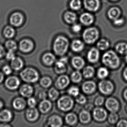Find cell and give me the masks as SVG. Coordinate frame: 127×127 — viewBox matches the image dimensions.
Returning a JSON list of instances; mask_svg holds the SVG:
<instances>
[{
    "instance_id": "obj_25",
    "label": "cell",
    "mask_w": 127,
    "mask_h": 127,
    "mask_svg": "<svg viewBox=\"0 0 127 127\" xmlns=\"http://www.w3.org/2000/svg\"><path fill=\"white\" fill-rule=\"evenodd\" d=\"M72 64L74 68L77 70H80L83 68L85 64V62L81 57L76 56L72 59Z\"/></svg>"
},
{
    "instance_id": "obj_47",
    "label": "cell",
    "mask_w": 127,
    "mask_h": 127,
    "mask_svg": "<svg viewBox=\"0 0 127 127\" xmlns=\"http://www.w3.org/2000/svg\"><path fill=\"white\" fill-rule=\"evenodd\" d=\"M104 101V98L103 96H99L97 97L95 101V104L96 106L102 105Z\"/></svg>"
},
{
    "instance_id": "obj_52",
    "label": "cell",
    "mask_w": 127,
    "mask_h": 127,
    "mask_svg": "<svg viewBox=\"0 0 127 127\" xmlns=\"http://www.w3.org/2000/svg\"><path fill=\"white\" fill-rule=\"evenodd\" d=\"M6 55L5 50L4 47L0 44V59L2 58Z\"/></svg>"
},
{
    "instance_id": "obj_45",
    "label": "cell",
    "mask_w": 127,
    "mask_h": 127,
    "mask_svg": "<svg viewBox=\"0 0 127 127\" xmlns=\"http://www.w3.org/2000/svg\"><path fill=\"white\" fill-rule=\"evenodd\" d=\"M30 107H34L37 104V100L34 97H30L29 98L27 101Z\"/></svg>"
},
{
    "instance_id": "obj_7",
    "label": "cell",
    "mask_w": 127,
    "mask_h": 127,
    "mask_svg": "<svg viewBox=\"0 0 127 127\" xmlns=\"http://www.w3.org/2000/svg\"><path fill=\"white\" fill-rule=\"evenodd\" d=\"M20 84V79L16 76H10L5 81V85L7 89L11 90H17Z\"/></svg>"
},
{
    "instance_id": "obj_23",
    "label": "cell",
    "mask_w": 127,
    "mask_h": 127,
    "mask_svg": "<svg viewBox=\"0 0 127 127\" xmlns=\"http://www.w3.org/2000/svg\"><path fill=\"white\" fill-rule=\"evenodd\" d=\"M42 61L47 66L52 65L56 61V57L53 53L47 52L45 53L42 56Z\"/></svg>"
},
{
    "instance_id": "obj_16",
    "label": "cell",
    "mask_w": 127,
    "mask_h": 127,
    "mask_svg": "<svg viewBox=\"0 0 127 127\" xmlns=\"http://www.w3.org/2000/svg\"><path fill=\"white\" fill-rule=\"evenodd\" d=\"M96 85L95 82L93 81H88L85 82L82 85V90L85 93L91 94L95 91Z\"/></svg>"
},
{
    "instance_id": "obj_4",
    "label": "cell",
    "mask_w": 127,
    "mask_h": 127,
    "mask_svg": "<svg viewBox=\"0 0 127 127\" xmlns=\"http://www.w3.org/2000/svg\"><path fill=\"white\" fill-rule=\"evenodd\" d=\"M99 32L95 27L87 28L84 31L82 34L83 40L88 44L94 43L99 38Z\"/></svg>"
},
{
    "instance_id": "obj_17",
    "label": "cell",
    "mask_w": 127,
    "mask_h": 127,
    "mask_svg": "<svg viewBox=\"0 0 127 127\" xmlns=\"http://www.w3.org/2000/svg\"><path fill=\"white\" fill-rule=\"evenodd\" d=\"M12 104L13 108L15 110H22L26 107L27 102L24 98L18 97L14 99Z\"/></svg>"
},
{
    "instance_id": "obj_15",
    "label": "cell",
    "mask_w": 127,
    "mask_h": 127,
    "mask_svg": "<svg viewBox=\"0 0 127 127\" xmlns=\"http://www.w3.org/2000/svg\"><path fill=\"white\" fill-rule=\"evenodd\" d=\"M34 92L32 86L29 84L23 85L20 88L19 92L23 97L29 98L32 96Z\"/></svg>"
},
{
    "instance_id": "obj_21",
    "label": "cell",
    "mask_w": 127,
    "mask_h": 127,
    "mask_svg": "<svg viewBox=\"0 0 127 127\" xmlns=\"http://www.w3.org/2000/svg\"><path fill=\"white\" fill-rule=\"evenodd\" d=\"M12 117V113L8 109H4L0 112V121L4 123L10 122Z\"/></svg>"
},
{
    "instance_id": "obj_48",
    "label": "cell",
    "mask_w": 127,
    "mask_h": 127,
    "mask_svg": "<svg viewBox=\"0 0 127 127\" xmlns=\"http://www.w3.org/2000/svg\"><path fill=\"white\" fill-rule=\"evenodd\" d=\"M15 57V54L14 52L12 51H8L6 54V58L9 61H12Z\"/></svg>"
},
{
    "instance_id": "obj_55",
    "label": "cell",
    "mask_w": 127,
    "mask_h": 127,
    "mask_svg": "<svg viewBox=\"0 0 127 127\" xmlns=\"http://www.w3.org/2000/svg\"><path fill=\"white\" fill-rule=\"evenodd\" d=\"M123 75L126 81H127V67L124 70Z\"/></svg>"
},
{
    "instance_id": "obj_2",
    "label": "cell",
    "mask_w": 127,
    "mask_h": 127,
    "mask_svg": "<svg viewBox=\"0 0 127 127\" xmlns=\"http://www.w3.org/2000/svg\"><path fill=\"white\" fill-rule=\"evenodd\" d=\"M102 63L105 66L111 69H115L119 66V58L116 53L109 50L104 53L102 59Z\"/></svg>"
},
{
    "instance_id": "obj_10",
    "label": "cell",
    "mask_w": 127,
    "mask_h": 127,
    "mask_svg": "<svg viewBox=\"0 0 127 127\" xmlns=\"http://www.w3.org/2000/svg\"><path fill=\"white\" fill-rule=\"evenodd\" d=\"M84 6L88 11H96L100 6L99 0H84Z\"/></svg>"
},
{
    "instance_id": "obj_42",
    "label": "cell",
    "mask_w": 127,
    "mask_h": 127,
    "mask_svg": "<svg viewBox=\"0 0 127 127\" xmlns=\"http://www.w3.org/2000/svg\"><path fill=\"white\" fill-rule=\"evenodd\" d=\"M118 118V115L116 112H111L108 116V121L111 124H114L117 122Z\"/></svg>"
},
{
    "instance_id": "obj_62",
    "label": "cell",
    "mask_w": 127,
    "mask_h": 127,
    "mask_svg": "<svg viewBox=\"0 0 127 127\" xmlns=\"http://www.w3.org/2000/svg\"><path fill=\"white\" fill-rule=\"evenodd\" d=\"M111 0L112 1H117V0Z\"/></svg>"
},
{
    "instance_id": "obj_54",
    "label": "cell",
    "mask_w": 127,
    "mask_h": 127,
    "mask_svg": "<svg viewBox=\"0 0 127 127\" xmlns=\"http://www.w3.org/2000/svg\"><path fill=\"white\" fill-rule=\"evenodd\" d=\"M4 79V74L2 72L0 71V84L3 81Z\"/></svg>"
},
{
    "instance_id": "obj_59",
    "label": "cell",
    "mask_w": 127,
    "mask_h": 127,
    "mask_svg": "<svg viewBox=\"0 0 127 127\" xmlns=\"http://www.w3.org/2000/svg\"><path fill=\"white\" fill-rule=\"evenodd\" d=\"M3 102H2V101L0 100V110L3 107Z\"/></svg>"
},
{
    "instance_id": "obj_51",
    "label": "cell",
    "mask_w": 127,
    "mask_h": 127,
    "mask_svg": "<svg viewBox=\"0 0 127 127\" xmlns=\"http://www.w3.org/2000/svg\"><path fill=\"white\" fill-rule=\"evenodd\" d=\"M117 127H127V121L125 120H121L117 123Z\"/></svg>"
},
{
    "instance_id": "obj_32",
    "label": "cell",
    "mask_w": 127,
    "mask_h": 127,
    "mask_svg": "<svg viewBox=\"0 0 127 127\" xmlns=\"http://www.w3.org/2000/svg\"><path fill=\"white\" fill-rule=\"evenodd\" d=\"M65 120L68 125H75L77 122V116L73 113H69L66 116Z\"/></svg>"
},
{
    "instance_id": "obj_13",
    "label": "cell",
    "mask_w": 127,
    "mask_h": 127,
    "mask_svg": "<svg viewBox=\"0 0 127 127\" xmlns=\"http://www.w3.org/2000/svg\"><path fill=\"white\" fill-rule=\"evenodd\" d=\"M70 83L69 77L66 75H61L56 79L55 85L56 87L60 90L64 89Z\"/></svg>"
},
{
    "instance_id": "obj_39",
    "label": "cell",
    "mask_w": 127,
    "mask_h": 127,
    "mask_svg": "<svg viewBox=\"0 0 127 127\" xmlns=\"http://www.w3.org/2000/svg\"><path fill=\"white\" fill-rule=\"evenodd\" d=\"M109 72L107 68L104 67L99 68L97 71V76L101 79H104L108 76Z\"/></svg>"
},
{
    "instance_id": "obj_31",
    "label": "cell",
    "mask_w": 127,
    "mask_h": 127,
    "mask_svg": "<svg viewBox=\"0 0 127 127\" xmlns=\"http://www.w3.org/2000/svg\"><path fill=\"white\" fill-rule=\"evenodd\" d=\"M66 64L60 60L56 62L55 65V70L58 74L64 73L66 71Z\"/></svg>"
},
{
    "instance_id": "obj_26",
    "label": "cell",
    "mask_w": 127,
    "mask_h": 127,
    "mask_svg": "<svg viewBox=\"0 0 127 127\" xmlns=\"http://www.w3.org/2000/svg\"><path fill=\"white\" fill-rule=\"evenodd\" d=\"M121 14V11L117 7H113L110 8L107 12L108 17L112 20L119 18Z\"/></svg>"
},
{
    "instance_id": "obj_57",
    "label": "cell",
    "mask_w": 127,
    "mask_h": 127,
    "mask_svg": "<svg viewBox=\"0 0 127 127\" xmlns=\"http://www.w3.org/2000/svg\"><path fill=\"white\" fill-rule=\"evenodd\" d=\"M124 96L126 100L127 101V89H126L124 92Z\"/></svg>"
},
{
    "instance_id": "obj_43",
    "label": "cell",
    "mask_w": 127,
    "mask_h": 127,
    "mask_svg": "<svg viewBox=\"0 0 127 127\" xmlns=\"http://www.w3.org/2000/svg\"><path fill=\"white\" fill-rule=\"evenodd\" d=\"M68 93L70 95L76 97L79 94V89L77 87L73 86L70 88L68 90Z\"/></svg>"
},
{
    "instance_id": "obj_19",
    "label": "cell",
    "mask_w": 127,
    "mask_h": 127,
    "mask_svg": "<svg viewBox=\"0 0 127 127\" xmlns=\"http://www.w3.org/2000/svg\"><path fill=\"white\" fill-rule=\"evenodd\" d=\"M99 56V52L98 50L93 47L91 48L88 53V60L91 63H96L98 60Z\"/></svg>"
},
{
    "instance_id": "obj_46",
    "label": "cell",
    "mask_w": 127,
    "mask_h": 127,
    "mask_svg": "<svg viewBox=\"0 0 127 127\" xmlns=\"http://www.w3.org/2000/svg\"><path fill=\"white\" fill-rule=\"evenodd\" d=\"M11 67L8 65H5L2 68V71L3 73L5 75H9L12 72V69Z\"/></svg>"
},
{
    "instance_id": "obj_5",
    "label": "cell",
    "mask_w": 127,
    "mask_h": 127,
    "mask_svg": "<svg viewBox=\"0 0 127 127\" xmlns=\"http://www.w3.org/2000/svg\"><path fill=\"white\" fill-rule=\"evenodd\" d=\"M74 105V101L70 96L64 95L61 97L57 102V105L61 110L67 111L72 109Z\"/></svg>"
},
{
    "instance_id": "obj_50",
    "label": "cell",
    "mask_w": 127,
    "mask_h": 127,
    "mask_svg": "<svg viewBox=\"0 0 127 127\" xmlns=\"http://www.w3.org/2000/svg\"><path fill=\"white\" fill-rule=\"evenodd\" d=\"M113 23L116 26H121L124 23V20L122 18H118L113 20Z\"/></svg>"
},
{
    "instance_id": "obj_60",
    "label": "cell",
    "mask_w": 127,
    "mask_h": 127,
    "mask_svg": "<svg viewBox=\"0 0 127 127\" xmlns=\"http://www.w3.org/2000/svg\"><path fill=\"white\" fill-rule=\"evenodd\" d=\"M86 107H87V109H88V110H89V109H90V110H91V108H92V105L91 104H89Z\"/></svg>"
},
{
    "instance_id": "obj_30",
    "label": "cell",
    "mask_w": 127,
    "mask_h": 127,
    "mask_svg": "<svg viewBox=\"0 0 127 127\" xmlns=\"http://www.w3.org/2000/svg\"><path fill=\"white\" fill-rule=\"evenodd\" d=\"M15 30L14 27L11 26H7L3 30V34L6 38L11 39L14 37Z\"/></svg>"
},
{
    "instance_id": "obj_35",
    "label": "cell",
    "mask_w": 127,
    "mask_h": 127,
    "mask_svg": "<svg viewBox=\"0 0 127 127\" xmlns=\"http://www.w3.org/2000/svg\"><path fill=\"white\" fill-rule=\"evenodd\" d=\"M117 52L121 54L124 55L127 53V44L125 43H120L117 44L116 46Z\"/></svg>"
},
{
    "instance_id": "obj_56",
    "label": "cell",
    "mask_w": 127,
    "mask_h": 127,
    "mask_svg": "<svg viewBox=\"0 0 127 127\" xmlns=\"http://www.w3.org/2000/svg\"><path fill=\"white\" fill-rule=\"evenodd\" d=\"M60 61H62L64 63H65V64H66L67 62V58L66 57H64V58H62L60 59Z\"/></svg>"
},
{
    "instance_id": "obj_44",
    "label": "cell",
    "mask_w": 127,
    "mask_h": 127,
    "mask_svg": "<svg viewBox=\"0 0 127 127\" xmlns=\"http://www.w3.org/2000/svg\"><path fill=\"white\" fill-rule=\"evenodd\" d=\"M76 101L79 104H84L87 101V99L86 97L84 95L82 94H79L77 96H76Z\"/></svg>"
},
{
    "instance_id": "obj_6",
    "label": "cell",
    "mask_w": 127,
    "mask_h": 127,
    "mask_svg": "<svg viewBox=\"0 0 127 127\" xmlns=\"http://www.w3.org/2000/svg\"><path fill=\"white\" fill-rule=\"evenodd\" d=\"M98 88L100 92L106 95L111 94L114 89L113 83L108 80L101 81L99 84Z\"/></svg>"
},
{
    "instance_id": "obj_40",
    "label": "cell",
    "mask_w": 127,
    "mask_h": 127,
    "mask_svg": "<svg viewBox=\"0 0 127 127\" xmlns=\"http://www.w3.org/2000/svg\"><path fill=\"white\" fill-rule=\"evenodd\" d=\"M69 6L71 9L77 11L79 10L81 7V0H71Z\"/></svg>"
},
{
    "instance_id": "obj_61",
    "label": "cell",
    "mask_w": 127,
    "mask_h": 127,
    "mask_svg": "<svg viewBox=\"0 0 127 127\" xmlns=\"http://www.w3.org/2000/svg\"><path fill=\"white\" fill-rule=\"evenodd\" d=\"M125 60L126 61V62H127V53H126V56Z\"/></svg>"
},
{
    "instance_id": "obj_34",
    "label": "cell",
    "mask_w": 127,
    "mask_h": 127,
    "mask_svg": "<svg viewBox=\"0 0 127 127\" xmlns=\"http://www.w3.org/2000/svg\"><path fill=\"white\" fill-rule=\"evenodd\" d=\"M95 73V70L93 67L87 66L84 69L83 74L84 77L86 78H89L93 76Z\"/></svg>"
},
{
    "instance_id": "obj_37",
    "label": "cell",
    "mask_w": 127,
    "mask_h": 127,
    "mask_svg": "<svg viewBox=\"0 0 127 127\" xmlns=\"http://www.w3.org/2000/svg\"><path fill=\"white\" fill-rule=\"evenodd\" d=\"M40 84L44 88H47L50 87L52 84V80L48 76H44L40 80Z\"/></svg>"
},
{
    "instance_id": "obj_28",
    "label": "cell",
    "mask_w": 127,
    "mask_h": 127,
    "mask_svg": "<svg viewBox=\"0 0 127 127\" xmlns=\"http://www.w3.org/2000/svg\"><path fill=\"white\" fill-rule=\"evenodd\" d=\"M64 20L67 23L72 24L74 23L77 20V16L75 13L71 11H67L64 16Z\"/></svg>"
},
{
    "instance_id": "obj_53",
    "label": "cell",
    "mask_w": 127,
    "mask_h": 127,
    "mask_svg": "<svg viewBox=\"0 0 127 127\" xmlns=\"http://www.w3.org/2000/svg\"><path fill=\"white\" fill-rule=\"evenodd\" d=\"M38 97L41 100H43L46 99L47 97V94L44 91H41L38 94Z\"/></svg>"
},
{
    "instance_id": "obj_29",
    "label": "cell",
    "mask_w": 127,
    "mask_h": 127,
    "mask_svg": "<svg viewBox=\"0 0 127 127\" xmlns=\"http://www.w3.org/2000/svg\"><path fill=\"white\" fill-rule=\"evenodd\" d=\"M79 119L80 122L84 124H87L90 121L91 116L89 111L84 110L79 114Z\"/></svg>"
},
{
    "instance_id": "obj_1",
    "label": "cell",
    "mask_w": 127,
    "mask_h": 127,
    "mask_svg": "<svg viewBox=\"0 0 127 127\" xmlns=\"http://www.w3.org/2000/svg\"><path fill=\"white\" fill-rule=\"evenodd\" d=\"M69 46V41L65 37L60 35L56 38L53 44L54 52L58 56H62L66 53Z\"/></svg>"
},
{
    "instance_id": "obj_3",
    "label": "cell",
    "mask_w": 127,
    "mask_h": 127,
    "mask_svg": "<svg viewBox=\"0 0 127 127\" xmlns=\"http://www.w3.org/2000/svg\"><path fill=\"white\" fill-rule=\"evenodd\" d=\"M23 81L28 83H34L38 81L39 75L38 72L34 68L28 67L23 70L20 74Z\"/></svg>"
},
{
    "instance_id": "obj_20",
    "label": "cell",
    "mask_w": 127,
    "mask_h": 127,
    "mask_svg": "<svg viewBox=\"0 0 127 127\" xmlns=\"http://www.w3.org/2000/svg\"><path fill=\"white\" fill-rule=\"evenodd\" d=\"M63 122L62 118L58 115H53L48 119L47 124L51 127H59L62 125Z\"/></svg>"
},
{
    "instance_id": "obj_33",
    "label": "cell",
    "mask_w": 127,
    "mask_h": 127,
    "mask_svg": "<svg viewBox=\"0 0 127 127\" xmlns=\"http://www.w3.org/2000/svg\"><path fill=\"white\" fill-rule=\"evenodd\" d=\"M5 46L8 51L13 52H15L18 48L17 44L16 41L12 40L7 41L5 43Z\"/></svg>"
},
{
    "instance_id": "obj_24",
    "label": "cell",
    "mask_w": 127,
    "mask_h": 127,
    "mask_svg": "<svg viewBox=\"0 0 127 127\" xmlns=\"http://www.w3.org/2000/svg\"><path fill=\"white\" fill-rule=\"evenodd\" d=\"M11 67L12 69L16 71H18L23 68L24 63L22 59L20 57H15L11 61Z\"/></svg>"
},
{
    "instance_id": "obj_14",
    "label": "cell",
    "mask_w": 127,
    "mask_h": 127,
    "mask_svg": "<svg viewBox=\"0 0 127 127\" xmlns=\"http://www.w3.org/2000/svg\"><path fill=\"white\" fill-rule=\"evenodd\" d=\"M26 119L31 122L36 121L39 117V113L38 110L34 107H30L27 110L26 113Z\"/></svg>"
},
{
    "instance_id": "obj_18",
    "label": "cell",
    "mask_w": 127,
    "mask_h": 127,
    "mask_svg": "<svg viewBox=\"0 0 127 127\" xmlns=\"http://www.w3.org/2000/svg\"><path fill=\"white\" fill-rule=\"evenodd\" d=\"M80 22L85 26L91 25L94 21V17L90 13L85 12L81 15L79 18Z\"/></svg>"
},
{
    "instance_id": "obj_49",
    "label": "cell",
    "mask_w": 127,
    "mask_h": 127,
    "mask_svg": "<svg viewBox=\"0 0 127 127\" xmlns=\"http://www.w3.org/2000/svg\"><path fill=\"white\" fill-rule=\"evenodd\" d=\"M72 29L74 32L78 33L81 30V26L80 24H73V26L72 27Z\"/></svg>"
},
{
    "instance_id": "obj_27",
    "label": "cell",
    "mask_w": 127,
    "mask_h": 127,
    "mask_svg": "<svg viewBox=\"0 0 127 127\" xmlns=\"http://www.w3.org/2000/svg\"><path fill=\"white\" fill-rule=\"evenodd\" d=\"M84 44L82 41L75 40L72 42L71 48L73 51L76 52H79L84 49Z\"/></svg>"
},
{
    "instance_id": "obj_8",
    "label": "cell",
    "mask_w": 127,
    "mask_h": 127,
    "mask_svg": "<svg viewBox=\"0 0 127 127\" xmlns=\"http://www.w3.org/2000/svg\"><path fill=\"white\" fill-rule=\"evenodd\" d=\"M34 48V43L30 39H23L19 43V49L21 52L24 53L30 52L33 50Z\"/></svg>"
},
{
    "instance_id": "obj_9",
    "label": "cell",
    "mask_w": 127,
    "mask_h": 127,
    "mask_svg": "<svg viewBox=\"0 0 127 127\" xmlns=\"http://www.w3.org/2000/svg\"><path fill=\"white\" fill-rule=\"evenodd\" d=\"M24 20V17L23 14L20 12H15L10 16L9 22L13 26L18 27L23 24Z\"/></svg>"
},
{
    "instance_id": "obj_63",
    "label": "cell",
    "mask_w": 127,
    "mask_h": 127,
    "mask_svg": "<svg viewBox=\"0 0 127 127\" xmlns=\"http://www.w3.org/2000/svg\"></svg>"
},
{
    "instance_id": "obj_22",
    "label": "cell",
    "mask_w": 127,
    "mask_h": 127,
    "mask_svg": "<svg viewBox=\"0 0 127 127\" xmlns=\"http://www.w3.org/2000/svg\"><path fill=\"white\" fill-rule=\"evenodd\" d=\"M52 107L51 102L46 99L42 100L40 102L39 105V110L42 113H46L51 110Z\"/></svg>"
},
{
    "instance_id": "obj_58",
    "label": "cell",
    "mask_w": 127,
    "mask_h": 127,
    "mask_svg": "<svg viewBox=\"0 0 127 127\" xmlns=\"http://www.w3.org/2000/svg\"><path fill=\"white\" fill-rule=\"evenodd\" d=\"M0 126H1V127H10V126H11L8 125V124L4 123V124H2V125H1Z\"/></svg>"
},
{
    "instance_id": "obj_41",
    "label": "cell",
    "mask_w": 127,
    "mask_h": 127,
    "mask_svg": "<svg viewBox=\"0 0 127 127\" xmlns=\"http://www.w3.org/2000/svg\"><path fill=\"white\" fill-rule=\"evenodd\" d=\"M48 96L50 99L54 101L58 97L59 93L56 89L54 88H52L50 89L48 92Z\"/></svg>"
},
{
    "instance_id": "obj_11",
    "label": "cell",
    "mask_w": 127,
    "mask_h": 127,
    "mask_svg": "<svg viewBox=\"0 0 127 127\" xmlns=\"http://www.w3.org/2000/svg\"><path fill=\"white\" fill-rule=\"evenodd\" d=\"M93 116L96 121L102 122L106 119L107 114L106 110L103 108L96 107L94 110Z\"/></svg>"
},
{
    "instance_id": "obj_36",
    "label": "cell",
    "mask_w": 127,
    "mask_h": 127,
    "mask_svg": "<svg viewBox=\"0 0 127 127\" xmlns=\"http://www.w3.org/2000/svg\"><path fill=\"white\" fill-rule=\"evenodd\" d=\"M96 46L99 49L104 50L107 49L109 47L110 43L107 40L105 39H102L98 41Z\"/></svg>"
},
{
    "instance_id": "obj_12",
    "label": "cell",
    "mask_w": 127,
    "mask_h": 127,
    "mask_svg": "<svg viewBox=\"0 0 127 127\" xmlns=\"http://www.w3.org/2000/svg\"><path fill=\"white\" fill-rule=\"evenodd\" d=\"M105 106L108 110L111 112H116L119 108V102L114 98H108L106 100Z\"/></svg>"
},
{
    "instance_id": "obj_38",
    "label": "cell",
    "mask_w": 127,
    "mask_h": 127,
    "mask_svg": "<svg viewBox=\"0 0 127 127\" xmlns=\"http://www.w3.org/2000/svg\"><path fill=\"white\" fill-rule=\"evenodd\" d=\"M72 81L74 83H79L82 79V75L78 70L74 71L71 75Z\"/></svg>"
}]
</instances>
